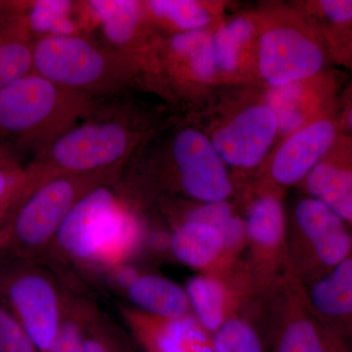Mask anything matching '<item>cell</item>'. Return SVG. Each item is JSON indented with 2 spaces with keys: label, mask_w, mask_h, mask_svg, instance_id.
Returning a JSON list of instances; mask_svg holds the SVG:
<instances>
[{
  "label": "cell",
  "mask_w": 352,
  "mask_h": 352,
  "mask_svg": "<svg viewBox=\"0 0 352 352\" xmlns=\"http://www.w3.org/2000/svg\"><path fill=\"white\" fill-rule=\"evenodd\" d=\"M113 184L91 190L74 206L48 256L105 271L136 256L144 244V226Z\"/></svg>",
  "instance_id": "1"
},
{
  "label": "cell",
  "mask_w": 352,
  "mask_h": 352,
  "mask_svg": "<svg viewBox=\"0 0 352 352\" xmlns=\"http://www.w3.org/2000/svg\"><path fill=\"white\" fill-rule=\"evenodd\" d=\"M98 107L95 99L30 74L0 90V147L34 161Z\"/></svg>",
  "instance_id": "2"
},
{
  "label": "cell",
  "mask_w": 352,
  "mask_h": 352,
  "mask_svg": "<svg viewBox=\"0 0 352 352\" xmlns=\"http://www.w3.org/2000/svg\"><path fill=\"white\" fill-rule=\"evenodd\" d=\"M122 170L41 179L30 175L29 186L0 228V258L41 263L74 206L91 190L116 183Z\"/></svg>",
  "instance_id": "3"
},
{
  "label": "cell",
  "mask_w": 352,
  "mask_h": 352,
  "mask_svg": "<svg viewBox=\"0 0 352 352\" xmlns=\"http://www.w3.org/2000/svg\"><path fill=\"white\" fill-rule=\"evenodd\" d=\"M97 109L31 162L28 170L32 178L87 175L124 168L144 133L132 116H101Z\"/></svg>",
  "instance_id": "4"
},
{
  "label": "cell",
  "mask_w": 352,
  "mask_h": 352,
  "mask_svg": "<svg viewBox=\"0 0 352 352\" xmlns=\"http://www.w3.org/2000/svg\"><path fill=\"white\" fill-rule=\"evenodd\" d=\"M34 73L95 100L124 89L140 75L126 56L80 34L36 39Z\"/></svg>",
  "instance_id": "5"
},
{
  "label": "cell",
  "mask_w": 352,
  "mask_h": 352,
  "mask_svg": "<svg viewBox=\"0 0 352 352\" xmlns=\"http://www.w3.org/2000/svg\"><path fill=\"white\" fill-rule=\"evenodd\" d=\"M67 296L38 261L0 263V303L17 319L39 352H46L63 322Z\"/></svg>",
  "instance_id": "6"
},
{
  "label": "cell",
  "mask_w": 352,
  "mask_h": 352,
  "mask_svg": "<svg viewBox=\"0 0 352 352\" xmlns=\"http://www.w3.org/2000/svg\"><path fill=\"white\" fill-rule=\"evenodd\" d=\"M325 64L320 43L295 28H271L259 41V73L273 88L311 80Z\"/></svg>",
  "instance_id": "7"
},
{
  "label": "cell",
  "mask_w": 352,
  "mask_h": 352,
  "mask_svg": "<svg viewBox=\"0 0 352 352\" xmlns=\"http://www.w3.org/2000/svg\"><path fill=\"white\" fill-rule=\"evenodd\" d=\"M173 156L183 191L204 204L226 201L232 185L226 163L201 132L185 129L176 134Z\"/></svg>",
  "instance_id": "8"
},
{
  "label": "cell",
  "mask_w": 352,
  "mask_h": 352,
  "mask_svg": "<svg viewBox=\"0 0 352 352\" xmlns=\"http://www.w3.org/2000/svg\"><path fill=\"white\" fill-rule=\"evenodd\" d=\"M278 131L274 113L267 106H252L220 129L212 143L224 163L252 168L263 162Z\"/></svg>",
  "instance_id": "9"
},
{
  "label": "cell",
  "mask_w": 352,
  "mask_h": 352,
  "mask_svg": "<svg viewBox=\"0 0 352 352\" xmlns=\"http://www.w3.org/2000/svg\"><path fill=\"white\" fill-rule=\"evenodd\" d=\"M120 312L144 352H214L212 333L194 314L160 318L126 305Z\"/></svg>",
  "instance_id": "10"
},
{
  "label": "cell",
  "mask_w": 352,
  "mask_h": 352,
  "mask_svg": "<svg viewBox=\"0 0 352 352\" xmlns=\"http://www.w3.org/2000/svg\"><path fill=\"white\" fill-rule=\"evenodd\" d=\"M338 136L337 122L326 117L294 132L275 154L271 164L273 179L281 185L305 179L330 151Z\"/></svg>",
  "instance_id": "11"
},
{
  "label": "cell",
  "mask_w": 352,
  "mask_h": 352,
  "mask_svg": "<svg viewBox=\"0 0 352 352\" xmlns=\"http://www.w3.org/2000/svg\"><path fill=\"white\" fill-rule=\"evenodd\" d=\"M85 6L100 25L107 45L131 60L141 73L148 23L143 1L94 0Z\"/></svg>",
  "instance_id": "12"
},
{
  "label": "cell",
  "mask_w": 352,
  "mask_h": 352,
  "mask_svg": "<svg viewBox=\"0 0 352 352\" xmlns=\"http://www.w3.org/2000/svg\"><path fill=\"white\" fill-rule=\"evenodd\" d=\"M295 217L303 239L323 265L335 267L351 254L352 236L346 222L321 201H300Z\"/></svg>",
  "instance_id": "13"
},
{
  "label": "cell",
  "mask_w": 352,
  "mask_h": 352,
  "mask_svg": "<svg viewBox=\"0 0 352 352\" xmlns=\"http://www.w3.org/2000/svg\"><path fill=\"white\" fill-rule=\"evenodd\" d=\"M305 180L311 198L352 224L351 136H338L330 151Z\"/></svg>",
  "instance_id": "14"
},
{
  "label": "cell",
  "mask_w": 352,
  "mask_h": 352,
  "mask_svg": "<svg viewBox=\"0 0 352 352\" xmlns=\"http://www.w3.org/2000/svg\"><path fill=\"white\" fill-rule=\"evenodd\" d=\"M245 229L252 271L267 279L282 261L286 241L283 207L276 197L267 194L252 204L245 215Z\"/></svg>",
  "instance_id": "15"
},
{
  "label": "cell",
  "mask_w": 352,
  "mask_h": 352,
  "mask_svg": "<svg viewBox=\"0 0 352 352\" xmlns=\"http://www.w3.org/2000/svg\"><path fill=\"white\" fill-rule=\"evenodd\" d=\"M287 311L278 329L273 352H331L314 318L305 311L307 295L293 271L285 275Z\"/></svg>",
  "instance_id": "16"
},
{
  "label": "cell",
  "mask_w": 352,
  "mask_h": 352,
  "mask_svg": "<svg viewBox=\"0 0 352 352\" xmlns=\"http://www.w3.org/2000/svg\"><path fill=\"white\" fill-rule=\"evenodd\" d=\"M171 254L179 263L201 273L214 274L220 263L227 261L221 233L215 227L184 220L170 235Z\"/></svg>",
  "instance_id": "17"
},
{
  "label": "cell",
  "mask_w": 352,
  "mask_h": 352,
  "mask_svg": "<svg viewBox=\"0 0 352 352\" xmlns=\"http://www.w3.org/2000/svg\"><path fill=\"white\" fill-rule=\"evenodd\" d=\"M132 308L160 318H179L191 314L184 288L168 278L138 272L122 289Z\"/></svg>",
  "instance_id": "18"
},
{
  "label": "cell",
  "mask_w": 352,
  "mask_h": 352,
  "mask_svg": "<svg viewBox=\"0 0 352 352\" xmlns=\"http://www.w3.org/2000/svg\"><path fill=\"white\" fill-rule=\"evenodd\" d=\"M24 4L0 22V90L34 73L36 39L25 25Z\"/></svg>",
  "instance_id": "19"
},
{
  "label": "cell",
  "mask_w": 352,
  "mask_h": 352,
  "mask_svg": "<svg viewBox=\"0 0 352 352\" xmlns=\"http://www.w3.org/2000/svg\"><path fill=\"white\" fill-rule=\"evenodd\" d=\"M184 289L194 316L208 333L215 332L235 315V294L219 274L200 273L190 278Z\"/></svg>",
  "instance_id": "20"
},
{
  "label": "cell",
  "mask_w": 352,
  "mask_h": 352,
  "mask_svg": "<svg viewBox=\"0 0 352 352\" xmlns=\"http://www.w3.org/2000/svg\"><path fill=\"white\" fill-rule=\"evenodd\" d=\"M305 295L310 308L321 316L336 319L352 316V252L315 281Z\"/></svg>",
  "instance_id": "21"
},
{
  "label": "cell",
  "mask_w": 352,
  "mask_h": 352,
  "mask_svg": "<svg viewBox=\"0 0 352 352\" xmlns=\"http://www.w3.org/2000/svg\"><path fill=\"white\" fill-rule=\"evenodd\" d=\"M76 2L69 0H36L25 2L23 16L32 38L78 34V25L72 18Z\"/></svg>",
  "instance_id": "22"
},
{
  "label": "cell",
  "mask_w": 352,
  "mask_h": 352,
  "mask_svg": "<svg viewBox=\"0 0 352 352\" xmlns=\"http://www.w3.org/2000/svg\"><path fill=\"white\" fill-rule=\"evenodd\" d=\"M147 17L161 20L180 32L204 30L212 21L203 4L193 0H151L143 1Z\"/></svg>",
  "instance_id": "23"
},
{
  "label": "cell",
  "mask_w": 352,
  "mask_h": 352,
  "mask_svg": "<svg viewBox=\"0 0 352 352\" xmlns=\"http://www.w3.org/2000/svg\"><path fill=\"white\" fill-rule=\"evenodd\" d=\"M302 82L273 88L268 95L267 107L276 117L278 129L285 133H294L308 124L307 94Z\"/></svg>",
  "instance_id": "24"
},
{
  "label": "cell",
  "mask_w": 352,
  "mask_h": 352,
  "mask_svg": "<svg viewBox=\"0 0 352 352\" xmlns=\"http://www.w3.org/2000/svg\"><path fill=\"white\" fill-rule=\"evenodd\" d=\"M30 183L28 166L0 147V228L17 205Z\"/></svg>",
  "instance_id": "25"
},
{
  "label": "cell",
  "mask_w": 352,
  "mask_h": 352,
  "mask_svg": "<svg viewBox=\"0 0 352 352\" xmlns=\"http://www.w3.org/2000/svg\"><path fill=\"white\" fill-rule=\"evenodd\" d=\"M212 340L214 352H265L256 328L236 314L212 333Z\"/></svg>",
  "instance_id": "26"
},
{
  "label": "cell",
  "mask_w": 352,
  "mask_h": 352,
  "mask_svg": "<svg viewBox=\"0 0 352 352\" xmlns=\"http://www.w3.org/2000/svg\"><path fill=\"white\" fill-rule=\"evenodd\" d=\"M252 32V23L245 18H239L220 28L212 36L219 69L229 73L236 69L241 50L251 38Z\"/></svg>",
  "instance_id": "27"
},
{
  "label": "cell",
  "mask_w": 352,
  "mask_h": 352,
  "mask_svg": "<svg viewBox=\"0 0 352 352\" xmlns=\"http://www.w3.org/2000/svg\"><path fill=\"white\" fill-rule=\"evenodd\" d=\"M85 352H127L117 329L94 305L83 307Z\"/></svg>",
  "instance_id": "28"
},
{
  "label": "cell",
  "mask_w": 352,
  "mask_h": 352,
  "mask_svg": "<svg viewBox=\"0 0 352 352\" xmlns=\"http://www.w3.org/2000/svg\"><path fill=\"white\" fill-rule=\"evenodd\" d=\"M85 302L67 296L64 319L56 339L46 352H85Z\"/></svg>",
  "instance_id": "29"
},
{
  "label": "cell",
  "mask_w": 352,
  "mask_h": 352,
  "mask_svg": "<svg viewBox=\"0 0 352 352\" xmlns=\"http://www.w3.org/2000/svg\"><path fill=\"white\" fill-rule=\"evenodd\" d=\"M0 352H39L17 319L1 303Z\"/></svg>",
  "instance_id": "30"
},
{
  "label": "cell",
  "mask_w": 352,
  "mask_h": 352,
  "mask_svg": "<svg viewBox=\"0 0 352 352\" xmlns=\"http://www.w3.org/2000/svg\"><path fill=\"white\" fill-rule=\"evenodd\" d=\"M316 6L322 17L333 27L352 25V0H322Z\"/></svg>",
  "instance_id": "31"
},
{
  "label": "cell",
  "mask_w": 352,
  "mask_h": 352,
  "mask_svg": "<svg viewBox=\"0 0 352 352\" xmlns=\"http://www.w3.org/2000/svg\"><path fill=\"white\" fill-rule=\"evenodd\" d=\"M19 2L0 1V22L11 15L18 8Z\"/></svg>",
  "instance_id": "32"
},
{
  "label": "cell",
  "mask_w": 352,
  "mask_h": 352,
  "mask_svg": "<svg viewBox=\"0 0 352 352\" xmlns=\"http://www.w3.org/2000/svg\"><path fill=\"white\" fill-rule=\"evenodd\" d=\"M344 126H346L347 131L351 132L352 138V103L347 108L346 113H344Z\"/></svg>",
  "instance_id": "33"
}]
</instances>
